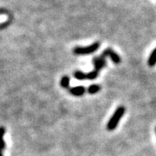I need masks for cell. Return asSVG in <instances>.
<instances>
[{"label": "cell", "mask_w": 156, "mask_h": 156, "mask_svg": "<svg viewBox=\"0 0 156 156\" xmlns=\"http://www.w3.org/2000/svg\"><path fill=\"white\" fill-rule=\"evenodd\" d=\"M125 111H126V109L123 106H120L117 108L116 110L115 111L114 115H112L108 124H107V129L108 131H112V130L116 128V127L118 126V123L120 122L123 115L125 114Z\"/></svg>", "instance_id": "6da1fadb"}, {"label": "cell", "mask_w": 156, "mask_h": 156, "mask_svg": "<svg viewBox=\"0 0 156 156\" xmlns=\"http://www.w3.org/2000/svg\"><path fill=\"white\" fill-rule=\"evenodd\" d=\"M0 156H3V154H2V152L0 151Z\"/></svg>", "instance_id": "7c38bea8"}, {"label": "cell", "mask_w": 156, "mask_h": 156, "mask_svg": "<svg viewBox=\"0 0 156 156\" xmlns=\"http://www.w3.org/2000/svg\"><path fill=\"white\" fill-rule=\"evenodd\" d=\"M155 132H156V128H155Z\"/></svg>", "instance_id": "4fadbf2b"}, {"label": "cell", "mask_w": 156, "mask_h": 156, "mask_svg": "<svg viewBox=\"0 0 156 156\" xmlns=\"http://www.w3.org/2000/svg\"><path fill=\"white\" fill-rule=\"evenodd\" d=\"M74 77L77 80H84L86 79V74H84L80 70H76V72H74Z\"/></svg>", "instance_id": "30bf717a"}, {"label": "cell", "mask_w": 156, "mask_h": 156, "mask_svg": "<svg viewBox=\"0 0 156 156\" xmlns=\"http://www.w3.org/2000/svg\"><path fill=\"white\" fill-rule=\"evenodd\" d=\"M5 133V129L3 127H0V151L4 150L5 148V142L4 140V134Z\"/></svg>", "instance_id": "52a82bcc"}, {"label": "cell", "mask_w": 156, "mask_h": 156, "mask_svg": "<svg viewBox=\"0 0 156 156\" xmlns=\"http://www.w3.org/2000/svg\"><path fill=\"white\" fill-rule=\"evenodd\" d=\"M86 89L83 87V86H78V87H74L69 89V92L72 94L73 95H76V96H81L85 93Z\"/></svg>", "instance_id": "5b68a950"}, {"label": "cell", "mask_w": 156, "mask_h": 156, "mask_svg": "<svg viewBox=\"0 0 156 156\" xmlns=\"http://www.w3.org/2000/svg\"><path fill=\"white\" fill-rule=\"evenodd\" d=\"M147 64L150 67H154L156 64V48L151 52L150 56H149L148 60H147Z\"/></svg>", "instance_id": "8992f818"}, {"label": "cell", "mask_w": 156, "mask_h": 156, "mask_svg": "<svg viewBox=\"0 0 156 156\" xmlns=\"http://www.w3.org/2000/svg\"><path fill=\"white\" fill-rule=\"evenodd\" d=\"M103 57H109L115 64H119L121 62V57L112 48H107L101 54Z\"/></svg>", "instance_id": "3957f363"}, {"label": "cell", "mask_w": 156, "mask_h": 156, "mask_svg": "<svg viewBox=\"0 0 156 156\" xmlns=\"http://www.w3.org/2000/svg\"><path fill=\"white\" fill-rule=\"evenodd\" d=\"M101 90V86L97 84H92L88 88V92L89 94H95L97 92H99Z\"/></svg>", "instance_id": "ba28073f"}, {"label": "cell", "mask_w": 156, "mask_h": 156, "mask_svg": "<svg viewBox=\"0 0 156 156\" xmlns=\"http://www.w3.org/2000/svg\"><path fill=\"white\" fill-rule=\"evenodd\" d=\"M93 63L95 66V71H100L102 68L106 66V58L101 55L100 56H95L93 58Z\"/></svg>", "instance_id": "277c9868"}, {"label": "cell", "mask_w": 156, "mask_h": 156, "mask_svg": "<svg viewBox=\"0 0 156 156\" xmlns=\"http://www.w3.org/2000/svg\"><path fill=\"white\" fill-rule=\"evenodd\" d=\"M100 47V43L99 42H95L94 44L89 46H85V47H76L73 50V53L75 55H89L95 52L96 50L99 49Z\"/></svg>", "instance_id": "7a4b0ae2"}, {"label": "cell", "mask_w": 156, "mask_h": 156, "mask_svg": "<svg viewBox=\"0 0 156 156\" xmlns=\"http://www.w3.org/2000/svg\"><path fill=\"white\" fill-rule=\"evenodd\" d=\"M69 81H70V79H69V77L68 76H62L61 79V82H60L62 87L64 88V89H68L69 87Z\"/></svg>", "instance_id": "9c48e42d"}, {"label": "cell", "mask_w": 156, "mask_h": 156, "mask_svg": "<svg viewBox=\"0 0 156 156\" xmlns=\"http://www.w3.org/2000/svg\"><path fill=\"white\" fill-rule=\"evenodd\" d=\"M99 75V72L98 71H95V70H93L91 72L86 74V79H89V80H94L95 78H97Z\"/></svg>", "instance_id": "8fae6325"}]
</instances>
